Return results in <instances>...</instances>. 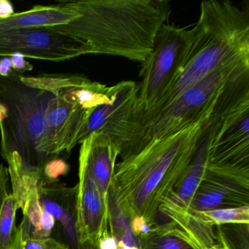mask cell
<instances>
[{
    "instance_id": "6da1fadb",
    "label": "cell",
    "mask_w": 249,
    "mask_h": 249,
    "mask_svg": "<svg viewBox=\"0 0 249 249\" xmlns=\"http://www.w3.org/2000/svg\"><path fill=\"white\" fill-rule=\"evenodd\" d=\"M78 16L71 22L47 27L91 46L94 54L121 56L142 63L171 14L166 0L71 1Z\"/></svg>"
},
{
    "instance_id": "7a4b0ae2",
    "label": "cell",
    "mask_w": 249,
    "mask_h": 249,
    "mask_svg": "<svg viewBox=\"0 0 249 249\" xmlns=\"http://www.w3.org/2000/svg\"><path fill=\"white\" fill-rule=\"evenodd\" d=\"M202 123L155 140L116 164L110 189L129 219L142 217L152 227L158 223L160 207L192 162Z\"/></svg>"
},
{
    "instance_id": "3957f363",
    "label": "cell",
    "mask_w": 249,
    "mask_h": 249,
    "mask_svg": "<svg viewBox=\"0 0 249 249\" xmlns=\"http://www.w3.org/2000/svg\"><path fill=\"white\" fill-rule=\"evenodd\" d=\"M243 62H249V5L238 6L227 0L201 2L181 73L167 94L131 122V137L194 84L215 71Z\"/></svg>"
},
{
    "instance_id": "277c9868",
    "label": "cell",
    "mask_w": 249,
    "mask_h": 249,
    "mask_svg": "<svg viewBox=\"0 0 249 249\" xmlns=\"http://www.w3.org/2000/svg\"><path fill=\"white\" fill-rule=\"evenodd\" d=\"M249 103V62L215 71L185 90L119 152L126 160L155 140L177 133L212 116Z\"/></svg>"
},
{
    "instance_id": "5b68a950",
    "label": "cell",
    "mask_w": 249,
    "mask_h": 249,
    "mask_svg": "<svg viewBox=\"0 0 249 249\" xmlns=\"http://www.w3.org/2000/svg\"><path fill=\"white\" fill-rule=\"evenodd\" d=\"M53 93L27 85L20 74L0 76V103L8 107V116L0 122V154L5 160L16 154L24 168L43 173L46 164L40 145L46 128V116Z\"/></svg>"
},
{
    "instance_id": "8992f818",
    "label": "cell",
    "mask_w": 249,
    "mask_h": 249,
    "mask_svg": "<svg viewBox=\"0 0 249 249\" xmlns=\"http://www.w3.org/2000/svg\"><path fill=\"white\" fill-rule=\"evenodd\" d=\"M190 38L191 30L186 28L167 23L160 29L151 53L142 63L136 106L127 128L134 119L149 110L173 87L186 62Z\"/></svg>"
},
{
    "instance_id": "52a82bcc",
    "label": "cell",
    "mask_w": 249,
    "mask_h": 249,
    "mask_svg": "<svg viewBox=\"0 0 249 249\" xmlns=\"http://www.w3.org/2000/svg\"><path fill=\"white\" fill-rule=\"evenodd\" d=\"M207 171L249 183V103L218 122L208 151Z\"/></svg>"
},
{
    "instance_id": "ba28073f",
    "label": "cell",
    "mask_w": 249,
    "mask_h": 249,
    "mask_svg": "<svg viewBox=\"0 0 249 249\" xmlns=\"http://www.w3.org/2000/svg\"><path fill=\"white\" fill-rule=\"evenodd\" d=\"M22 53L25 57L43 60H69L94 54L91 46L72 36L48 27L20 29L0 33V56Z\"/></svg>"
},
{
    "instance_id": "9c48e42d",
    "label": "cell",
    "mask_w": 249,
    "mask_h": 249,
    "mask_svg": "<svg viewBox=\"0 0 249 249\" xmlns=\"http://www.w3.org/2000/svg\"><path fill=\"white\" fill-rule=\"evenodd\" d=\"M92 111L78 104L68 88L59 91L48 110L46 132L40 145L46 162L73 149Z\"/></svg>"
},
{
    "instance_id": "30bf717a",
    "label": "cell",
    "mask_w": 249,
    "mask_h": 249,
    "mask_svg": "<svg viewBox=\"0 0 249 249\" xmlns=\"http://www.w3.org/2000/svg\"><path fill=\"white\" fill-rule=\"evenodd\" d=\"M137 97L136 83L125 81L116 84L114 100L98 106L91 112L78 136V144L93 132H100L107 135L118 149L135 111Z\"/></svg>"
},
{
    "instance_id": "8fae6325",
    "label": "cell",
    "mask_w": 249,
    "mask_h": 249,
    "mask_svg": "<svg viewBox=\"0 0 249 249\" xmlns=\"http://www.w3.org/2000/svg\"><path fill=\"white\" fill-rule=\"evenodd\" d=\"M77 184V230L82 245H97L108 230V206L87 164L79 158Z\"/></svg>"
},
{
    "instance_id": "7c38bea8",
    "label": "cell",
    "mask_w": 249,
    "mask_h": 249,
    "mask_svg": "<svg viewBox=\"0 0 249 249\" xmlns=\"http://www.w3.org/2000/svg\"><path fill=\"white\" fill-rule=\"evenodd\" d=\"M223 118L224 116H213L202 123V133L192 162L178 186L160 207L159 215L189 211L192 198L206 172L208 151L215 128Z\"/></svg>"
},
{
    "instance_id": "4fadbf2b",
    "label": "cell",
    "mask_w": 249,
    "mask_h": 249,
    "mask_svg": "<svg viewBox=\"0 0 249 249\" xmlns=\"http://www.w3.org/2000/svg\"><path fill=\"white\" fill-rule=\"evenodd\" d=\"M249 206V183L205 172L189 205V212Z\"/></svg>"
},
{
    "instance_id": "5bb4252c",
    "label": "cell",
    "mask_w": 249,
    "mask_h": 249,
    "mask_svg": "<svg viewBox=\"0 0 249 249\" xmlns=\"http://www.w3.org/2000/svg\"><path fill=\"white\" fill-rule=\"evenodd\" d=\"M40 205L59 223L68 249H86L77 230V185L43 184L38 190Z\"/></svg>"
},
{
    "instance_id": "9a60e30c",
    "label": "cell",
    "mask_w": 249,
    "mask_h": 249,
    "mask_svg": "<svg viewBox=\"0 0 249 249\" xmlns=\"http://www.w3.org/2000/svg\"><path fill=\"white\" fill-rule=\"evenodd\" d=\"M118 157L119 151L116 145L107 135L102 132H93L81 142L79 158L87 164L107 202Z\"/></svg>"
},
{
    "instance_id": "2e32d148",
    "label": "cell",
    "mask_w": 249,
    "mask_h": 249,
    "mask_svg": "<svg viewBox=\"0 0 249 249\" xmlns=\"http://www.w3.org/2000/svg\"><path fill=\"white\" fill-rule=\"evenodd\" d=\"M78 16L71 1H63L57 5H35L29 11L16 13L7 19L0 20V33L20 29L62 25L71 22Z\"/></svg>"
},
{
    "instance_id": "e0dca14e",
    "label": "cell",
    "mask_w": 249,
    "mask_h": 249,
    "mask_svg": "<svg viewBox=\"0 0 249 249\" xmlns=\"http://www.w3.org/2000/svg\"><path fill=\"white\" fill-rule=\"evenodd\" d=\"M137 239L140 249H199L182 229L170 221L157 223L149 232Z\"/></svg>"
},
{
    "instance_id": "ac0fdd59",
    "label": "cell",
    "mask_w": 249,
    "mask_h": 249,
    "mask_svg": "<svg viewBox=\"0 0 249 249\" xmlns=\"http://www.w3.org/2000/svg\"><path fill=\"white\" fill-rule=\"evenodd\" d=\"M5 160L8 164L12 195L21 210L29 200L37 196L40 186L45 184L44 180L42 175L24 168L21 158L17 154H10Z\"/></svg>"
},
{
    "instance_id": "d6986e66",
    "label": "cell",
    "mask_w": 249,
    "mask_h": 249,
    "mask_svg": "<svg viewBox=\"0 0 249 249\" xmlns=\"http://www.w3.org/2000/svg\"><path fill=\"white\" fill-rule=\"evenodd\" d=\"M21 211L24 217L18 227L23 237L32 239L52 237L56 221L40 205L38 194L29 200Z\"/></svg>"
},
{
    "instance_id": "ffe728a7",
    "label": "cell",
    "mask_w": 249,
    "mask_h": 249,
    "mask_svg": "<svg viewBox=\"0 0 249 249\" xmlns=\"http://www.w3.org/2000/svg\"><path fill=\"white\" fill-rule=\"evenodd\" d=\"M108 229L110 232L126 246L139 247L138 239L132 232L130 219L119 206L111 191L108 193Z\"/></svg>"
},
{
    "instance_id": "44dd1931",
    "label": "cell",
    "mask_w": 249,
    "mask_h": 249,
    "mask_svg": "<svg viewBox=\"0 0 249 249\" xmlns=\"http://www.w3.org/2000/svg\"><path fill=\"white\" fill-rule=\"evenodd\" d=\"M18 209L17 199L10 194L0 211V249H12L14 246L18 228L16 216Z\"/></svg>"
},
{
    "instance_id": "7402d4cb",
    "label": "cell",
    "mask_w": 249,
    "mask_h": 249,
    "mask_svg": "<svg viewBox=\"0 0 249 249\" xmlns=\"http://www.w3.org/2000/svg\"><path fill=\"white\" fill-rule=\"evenodd\" d=\"M215 227L221 249H249V224H223Z\"/></svg>"
},
{
    "instance_id": "603a6c76",
    "label": "cell",
    "mask_w": 249,
    "mask_h": 249,
    "mask_svg": "<svg viewBox=\"0 0 249 249\" xmlns=\"http://www.w3.org/2000/svg\"><path fill=\"white\" fill-rule=\"evenodd\" d=\"M193 213L213 227L228 224H249V206Z\"/></svg>"
},
{
    "instance_id": "cb8c5ba5",
    "label": "cell",
    "mask_w": 249,
    "mask_h": 249,
    "mask_svg": "<svg viewBox=\"0 0 249 249\" xmlns=\"http://www.w3.org/2000/svg\"><path fill=\"white\" fill-rule=\"evenodd\" d=\"M12 249H68V247L63 242L53 237L46 239L24 237L18 227Z\"/></svg>"
},
{
    "instance_id": "d4e9b609",
    "label": "cell",
    "mask_w": 249,
    "mask_h": 249,
    "mask_svg": "<svg viewBox=\"0 0 249 249\" xmlns=\"http://www.w3.org/2000/svg\"><path fill=\"white\" fill-rule=\"evenodd\" d=\"M70 171V165L63 159L53 158L46 162L43 167L42 177L46 184H53L59 181V177L66 176Z\"/></svg>"
},
{
    "instance_id": "484cf974",
    "label": "cell",
    "mask_w": 249,
    "mask_h": 249,
    "mask_svg": "<svg viewBox=\"0 0 249 249\" xmlns=\"http://www.w3.org/2000/svg\"><path fill=\"white\" fill-rule=\"evenodd\" d=\"M9 174L3 164H0V211L9 193Z\"/></svg>"
},
{
    "instance_id": "4316f807",
    "label": "cell",
    "mask_w": 249,
    "mask_h": 249,
    "mask_svg": "<svg viewBox=\"0 0 249 249\" xmlns=\"http://www.w3.org/2000/svg\"><path fill=\"white\" fill-rule=\"evenodd\" d=\"M10 56L11 58L14 72L23 74L24 72H30L33 71V65L27 61L25 56L22 53H15Z\"/></svg>"
},
{
    "instance_id": "83f0119b",
    "label": "cell",
    "mask_w": 249,
    "mask_h": 249,
    "mask_svg": "<svg viewBox=\"0 0 249 249\" xmlns=\"http://www.w3.org/2000/svg\"><path fill=\"white\" fill-rule=\"evenodd\" d=\"M130 227L135 237L147 234L152 228V226L146 222L142 217L137 216L130 220Z\"/></svg>"
},
{
    "instance_id": "f1b7e54d",
    "label": "cell",
    "mask_w": 249,
    "mask_h": 249,
    "mask_svg": "<svg viewBox=\"0 0 249 249\" xmlns=\"http://www.w3.org/2000/svg\"><path fill=\"white\" fill-rule=\"evenodd\" d=\"M118 245L117 239L110 232L108 229L100 237L97 246L98 249H118Z\"/></svg>"
},
{
    "instance_id": "f546056e",
    "label": "cell",
    "mask_w": 249,
    "mask_h": 249,
    "mask_svg": "<svg viewBox=\"0 0 249 249\" xmlns=\"http://www.w3.org/2000/svg\"><path fill=\"white\" fill-rule=\"evenodd\" d=\"M14 5L8 0H0V20L7 19L15 14Z\"/></svg>"
},
{
    "instance_id": "4dcf8cb0",
    "label": "cell",
    "mask_w": 249,
    "mask_h": 249,
    "mask_svg": "<svg viewBox=\"0 0 249 249\" xmlns=\"http://www.w3.org/2000/svg\"><path fill=\"white\" fill-rule=\"evenodd\" d=\"M14 72L10 56H1L0 59V76L8 77Z\"/></svg>"
},
{
    "instance_id": "1f68e13d",
    "label": "cell",
    "mask_w": 249,
    "mask_h": 249,
    "mask_svg": "<svg viewBox=\"0 0 249 249\" xmlns=\"http://www.w3.org/2000/svg\"><path fill=\"white\" fill-rule=\"evenodd\" d=\"M8 116V107L5 105L0 103V122L5 121Z\"/></svg>"
},
{
    "instance_id": "d6a6232c",
    "label": "cell",
    "mask_w": 249,
    "mask_h": 249,
    "mask_svg": "<svg viewBox=\"0 0 249 249\" xmlns=\"http://www.w3.org/2000/svg\"><path fill=\"white\" fill-rule=\"evenodd\" d=\"M118 249H140L139 247H134V246H126L124 243L122 242H119L118 245Z\"/></svg>"
},
{
    "instance_id": "836d02e7",
    "label": "cell",
    "mask_w": 249,
    "mask_h": 249,
    "mask_svg": "<svg viewBox=\"0 0 249 249\" xmlns=\"http://www.w3.org/2000/svg\"><path fill=\"white\" fill-rule=\"evenodd\" d=\"M86 249H97V245L91 244V243H86Z\"/></svg>"
}]
</instances>
